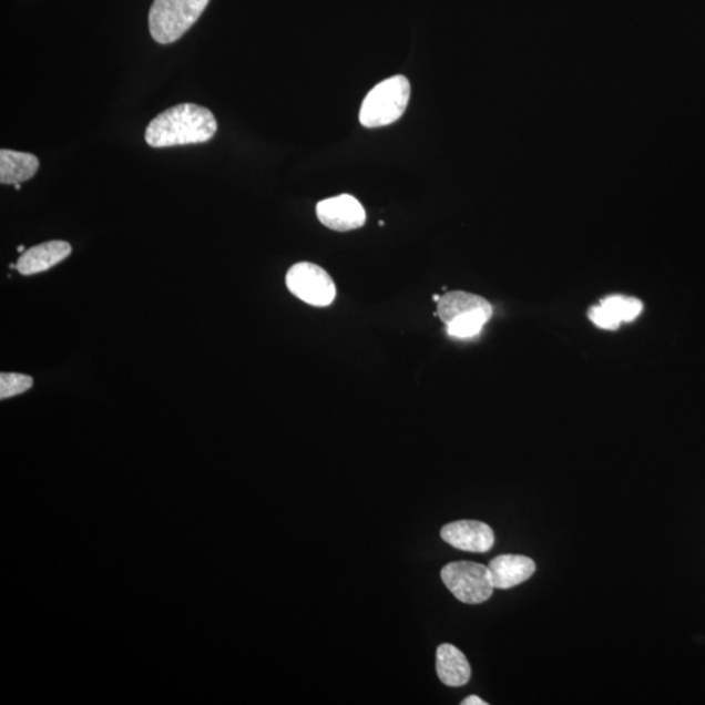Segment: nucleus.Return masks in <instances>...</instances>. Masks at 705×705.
Listing matches in <instances>:
<instances>
[{"mask_svg":"<svg viewBox=\"0 0 705 705\" xmlns=\"http://www.w3.org/2000/svg\"><path fill=\"white\" fill-rule=\"evenodd\" d=\"M437 315L446 326L462 319H481L488 323L493 315V307L476 294L448 292L439 299Z\"/></svg>","mask_w":705,"mask_h":705,"instance_id":"nucleus-8","label":"nucleus"},{"mask_svg":"<svg viewBox=\"0 0 705 705\" xmlns=\"http://www.w3.org/2000/svg\"><path fill=\"white\" fill-rule=\"evenodd\" d=\"M379 225L380 226H385V222H379Z\"/></svg>","mask_w":705,"mask_h":705,"instance_id":"nucleus-20","label":"nucleus"},{"mask_svg":"<svg viewBox=\"0 0 705 705\" xmlns=\"http://www.w3.org/2000/svg\"><path fill=\"white\" fill-rule=\"evenodd\" d=\"M410 99V84L406 76H394L374 86L366 95L359 122L366 129H379L399 121Z\"/></svg>","mask_w":705,"mask_h":705,"instance_id":"nucleus-2","label":"nucleus"},{"mask_svg":"<svg viewBox=\"0 0 705 705\" xmlns=\"http://www.w3.org/2000/svg\"><path fill=\"white\" fill-rule=\"evenodd\" d=\"M491 582L498 590H510L531 579L535 572V563L524 555H499L488 565Z\"/></svg>","mask_w":705,"mask_h":705,"instance_id":"nucleus-10","label":"nucleus"},{"mask_svg":"<svg viewBox=\"0 0 705 705\" xmlns=\"http://www.w3.org/2000/svg\"><path fill=\"white\" fill-rule=\"evenodd\" d=\"M211 0H154L150 32L161 45L178 41L202 17Z\"/></svg>","mask_w":705,"mask_h":705,"instance_id":"nucleus-3","label":"nucleus"},{"mask_svg":"<svg viewBox=\"0 0 705 705\" xmlns=\"http://www.w3.org/2000/svg\"><path fill=\"white\" fill-rule=\"evenodd\" d=\"M286 286L305 304L326 307L334 303L336 286L325 269L313 263H298L286 274Z\"/></svg>","mask_w":705,"mask_h":705,"instance_id":"nucleus-5","label":"nucleus"},{"mask_svg":"<svg viewBox=\"0 0 705 705\" xmlns=\"http://www.w3.org/2000/svg\"><path fill=\"white\" fill-rule=\"evenodd\" d=\"M217 132V121L210 109L181 104L165 110L145 130V142L153 149L207 143Z\"/></svg>","mask_w":705,"mask_h":705,"instance_id":"nucleus-1","label":"nucleus"},{"mask_svg":"<svg viewBox=\"0 0 705 705\" xmlns=\"http://www.w3.org/2000/svg\"><path fill=\"white\" fill-rule=\"evenodd\" d=\"M462 705H487V702H483L481 697L476 695H470L466 701L461 702Z\"/></svg>","mask_w":705,"mask_h":705,"instance_id":"nucleus-16","label":"nucleus"},{"mask_svg":"<svg viewBox=\"0 0 705 705\" xmlns=\"http://www.w3.org/2000/svg\"><path fill=\"white\" fill-rule=\"evenodd\" d=\"M432 299H435V303H439L440 296H437V294H435V296H432Z\"/></svg>","mask_w":705,"mask_h":705,"instance_id":"nucleus-18","label":"nucleus"},{"mask_svg":"<svg viewBox=\"0 0 705 705\" xmlns=\"http://www.w3.org/2000/svg\"><path fill=\"white\" fill-rule=\"evenodd\" d=\"M440 535L448 545L468 553H488L494 546L493 529L482 521L461 520L447 524Z\"/></svg>","mask_w":705,"mask_h":705,"instance_id":"nucleus-6","label":"nucleus"},{"mask_svg":"<svg viewBox=\"0 0 705 705\" xmlns=\"http://www.w3.org/2000/svg\"><path fill=\"white\" fill-rule=\"evenodd\" d=\"M588 315H590V319L593 321V325H596L600 328L616 329L621 325V320L601 304L600 306L592 307Z\"/></svg>","mask_w":705,"mask_h":705,"instance_id":"nucleus-15","label":"nucleus"},{"mask_svg":"<svg viewBox=\"0 0 705 705\" xmlns=\"http://www.w3.org/2000/svg\"><path fill=\"white\" fill-rule=\"evenodd\" d=\"M319 222L336 232H350L365 225L366 212L355 196L339 195L317 205Z\"/></svg>","mask_w":705,"mask_h":705,"instance_id":"nucleus-7","label":"nucleus"},{"mask_svg":"<svg viewBox=\"0 0 705 705\" xmlns=\"http://www.w3.org/2000/svg\"><path fill=\"white\" fill-rule=\"evenodd\" d=\"M437 673L446 686H466L470 680L468 660L457 646L442 644L437 650Z\"/></svg>","mask_w":705,"mask_h":705,"instance_id":"nucleus-11","label":"nucleus"},{"mask_svg":"<svg viewBox=\"0 0 705 705\" xmlns=\"http://www.w3.org/2000/svg\"><path fill=\"white\" fill-rule=\"evenodd\" d=\"M25 252H27V249L24 248V246H23V245H21V246H19V247H18V253H20V254H24Z\"/></svg>","mask_w":705,"mask_h":705,"instance_id":"nucleus-17","label":"nucleus"},{"mask_svg":"<svg viewBox=\"0 0 705 705\" xmlns=\"http://www.w3.org/2000/svg\"><path fill=\"white\" fill-rule=\"evenodd\" d=\"M14 188H17L18 191L21 190V183H17V185H14Z\"/></svg>","mask_w":705,"mask_h":705,"instance_id":"nucleus-19","label":"nucleus"},{"mask_svg":"<svg viewBox=\"0 0 705 705\" xmlns=\"http://www.w3.org/2000/svg\"><path fill=\"white\" fill-rule=\"evenodd\" d=\"M442 580L454 597L468 605H479L493 596L488 565L474 562H452L445 565Z\"/></svg>","mask_w":705,"mask_h":705,"instance_id":"nucleus-4","label":"nucleus"},{"mask_svg":"<svg viewBox=\"0 0 705 705\" xmlns=\"http://www.w3.org/2000/svg\"><path fill=\"white\" fill-rule=\"evenodd\" d=\"M33 387L32 377L24 374L2 372L0 374V399L6 400L20 394H24Z\"/></svg>","mask_w":705,"mask_h":705,"instance_id":"nucleus-14","label":"nucleus"},{"mask_svg":"<svg viewBox=\"0 0 705 705\" xmlns=\"http://www.w3.org/2000/svg\"><path fill=\"white\" fill-rule=\"evenodd\" d=\"M601 305L611 310L622 321H631L642 313L641 300L624 296H612L601 300Z\"/></svg>","mask_w":705,"mask_h":705,"instance_id":"nucleus-13","label":"nucleus"},{"mask_svg":"<svg viewBox=\"0 0 705 705\" xmlns=\"http://www.w3.org/2000/svg\"><path fill=\"white\" fill-rule=\"evenodd\" d=\"M40 160L32 153L11 150L0 151V183L17 185L32 180L39 172Z\"/></svg>","mask_w":705,"mask_h":705,"instance_id":"nucleus-12","label":"nucleus"},{"mask_svg":"<svg viewBox=\"0 0 705 705\" xmlns=\"http://www.w3.org/2000/svg\"><path fill=\"white\" fill-rule=\"evenodd\" d=\"M72 253V247L65 241H49L45 244L33 246L20 256L18 270L21 275L32 276L41 274L57 264L65 260Z\"/></svg>","mask_w":705,"mask_h":705,"instance_id":"nucleus-9","label":"nucleus"}]
</instances>
